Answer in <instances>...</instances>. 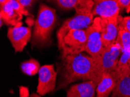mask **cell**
<instances>
[{
	"label": "cell",
	"instance_id": "cell-1",
	"mask_svg": "<svg viewBox=\"0 0 130 97\" xmlns=\"http://www.w3.org/2000/svg\"><path fill=\"white\" fill-rule=\"evenodd\" d=\"M57 73L59 79L55 91L62 90L79 80L92 81L98 86L103 74L100 56L94 58L82 53L66 56L61 55Z\"/></svg>",
	"mask_w": 130,
	"mask_h": 97
},
{
	"label": "cell",
	"instance_id": "cell-2",
	"mask_svg": "<svg viewBox=\"0 0 130 97\" xmlns=\"http://www.w3.org/2000/svg\"><path fill=\"white\" fill-rule=\"evenodd\" d=\"M56 10L40 3L31 33L30 40L33 48H43L52 44V34L57 21Z\"/></svg>",
	"mask_w": 130,
	"mask_h": 97
},
{
	"label": "cell",
	"instance_id": "cell-3",
	"mask_svg": "<svg viewBox=\"0 0 130 97\" xmlns=\"http://www.w3.org/2000/svg\"><path fill=\"white\" fill-rule=\"evenodd\" d=\"M93 15L92 12L76 14L74 16L67 19L57 32L58 47L61 49L64 37L72 30H83L92 25L93 22Z\"/></svg>",
	"mask_w": 130,
	"mask_h": 97
},
{
	"label": "cell",
	"instance_id": "cell-4",
	"mask_svg": "<svg viewBox=\"0 0 130 97\" xmlns=\"http://www.w3.org/2000/svg\"><path fill=\"white\" fill-rule=\"evenodd\" d=\"M86 34L84 30H72L65 36L61 55H75L85 52Z\"/></svg>",
	"mask_w": 130,
	"mask_h": 97
},
{
	"label": "cell",
	"instance_id": "cell-5",
	"mask_svg": "<svg viewBox=\"0 0 130 97\" xmlns=\"http://www.w3.org/2000/svg\"><path fill=\"white\" fill-rule=\"evenodd\" d=\"M100 20V17H96L92 25L85 30L86 34L85 52L94 58H99L101 56L104 49Z\"/></svg>",
	"mask_w": 130,
	"mask_h": 97
},
{
	"label": "cell",
	"instance_id": "cell-6",
	"mask_svg": "<svg viewBox=\"0 0 130 97\" xmlns=\"http://www.w3.org/2000/svg\"><path fill=\"white\" fill-rule=\"evenodd\" d=\"M29 15V11L18 0H7L4 5L0 6V19L3 21L4 24L11 27L21 22L23 15Z\"/></svg>",
	"mask_w": 130,
	"mask_h": 97
},
{
	"label": "cell",
	"instance_id": "cell-7",
	"mask_svg": "<svg viewBox=\"0 0 130 97\" xmlns=\"http://www.w3.org/2000/svg\"><path fill=\"white\" fill-rule=\"evenodd\" d=\"M57 74L54 65H45L41 66L38 72V84L36 87L37 94L43 96L55 92Z\"/></svg>",
	"mask_w": 130,
	"mask_h": 97
},
{
	"label": "cell",
	"instance_id": "cell-8",
	"mask_svg": "<svg viewBox=\"0 0 130 97\" xmlns=\"http://www.w3.org/2000/svg\"><path fill=\"white\" fill-rule=\"evenodd\" d=\"M123 51L116 42L109 46L104 47L100 56L101 67L103 73H108L114 77L117 72L118 63Z\"/></svg>",
	"mask_w": 130,
	"mask_h": 97
},
{
	"label": "cell",
	"instance_id": "cell-9",
	"mask_svg": "<svg viewBox=\"0 0 130 97\" xmlns=\"http://www.w3.org/2000/svg\"><path fill=\"white\" fill-rule=\"evenodd\" d=\"M31 30L22 26L20 22L13 27H9L7 31V37L15 52H21L31 40Z\"/></svg>",
	"mask_w": 130,
	"mask_h": 97
},
{
	"label": "cell",
	"instance_id": "cell-10",
	"mask_svg": "<svg viewBox=\"0 0 130 97\" xmlns=\"http://www.w3.org/2000/svg\"><path fill=\"white\" fill-rule=\"evenodd\" d=\"M120 11L117 0H95L92 13L101 18H115L119 16Z\"/></svg>",
	"mask_w": 130,
	"mask_h": 97
},
{
	"label": "cell",
	"instance_id": "cell-11",
	"mask_svg": "<svg viewBox=\"0 0 130 97\" xmlns=\"http://www.w3.org/2000/svg\"><path fill=\"white\" fill-rule=\"evenodd\" d=\"M101 18L100 25L104 47L109 46L116 41L119 33L118 18Z\"/></svg>",
	"mask_w": 130,
	"mask_h": 97
},
{
	"label": "cell",
	"instance_id": "cell-12",
	"mask_svg": "<svg viewBox=\"0 0 130 97\" xmlns=\"http://www.w3.org/2000/svg\"><path fill=\"white\" fill-rule=\"evenodd\" d=\"M115 87L110 97H130V76L129 67L115 77Z\"/></svg>",
	"mask_w": 130,
	"mask_h": 97
},
{
	"label": "cell",
	"instance_id": "cell-13",
	"mask_svg": "<svg viewBox=\"0 0 130 97\" xmlns=\"http://www.w3.org/2000/svg\"><path fill=\"white\" fill-rule=\"evenodd\" d=\"M96 87L92 81L72 85L66 91V97H96Z\"/></svg>",
	"mask_w": 130,
	"mask_h": 97
},
{
	"label": "cell",
	"instance_id": "cell-14",
	"mask_svg": "<svg viewBox=\"0 0 130 97\" xmlns=\"http://www.w3.org/2000/svg\"><path fill=\"white\" fill-rule=\"evenodd\" d=\"M53 2L64 11L75 9L76 13L92 11L94 6V1L92 0H56Z\"/></svg>",
	"mask_w": 130,
	"mask_h": 97
},
{
	"label": "cell",
	"instance_id": "cell-15",
	"mask_svg": "<svg viewBox=\"0 0 130 97\" xmlns=\"http://www.w3.org/2000/svg\"><path fill=\"white\" fill-rule=\"evenodd\" d=\"M115 85L116 81L113 76L110 73H104L96 87V97H110Z\"/></svg>",
	"mask_w": 130,
	"mask_h": 97
},
{
	"label": "cell",
	"instance_id": "cell-16",
	"mask_svg": "<svg viewBox=\"0 0 130 97\" xmlns=\"http://www.w3.org/2000/svg\"><path fill=\"white\" fill-rule=\"evenodd\" d=\"M21 68L23 73L28 76H32L39 72L41 66L38 61L31 59L22 63Z\"/></svg>",
	"mask_w": 130,
	"mask_h": 97
},
{
	"label": "cell",
	"instance_id": "cell-17",
	"mask_svg": "<svg viewBox=\"0 0 130 97\" xmlns=\"http://www.w3.org/2000/svg\"><path fill=\"white\" fill-rule=\"evenodd\" d=\"M116 42L121 47L123 52L130 50V33L124 29H119Z\"/></svg>",
	"mask_w": 130,
	"mask_h": 97
},
{
	"label": "cell",
	"instance_id": "cell-18",
	"mask_svg": "<svg viewBox=\"0 0 130 97\" xmlns=\"http://www.w3.org/2000/svg\"><path fill=\"white\" fill-rule=\"evenodd\" d=\"M119 29H124L130 33V16L123 17L121 15L118 16Z\"/></svg>",
	"mask_w": 130,
	"mask_h": 97
},
{
	"label": "cell",
	"instance_id": "cell-19",
	"mask_svg": "<svg viewBox=\"0 0 130 97\" xmlns=\"http://www.w3.org/2000/svg\"><path fill=\"white\" fill-rule=\"evenodd\" d=\"M120 9H124L127 13L130 12V0H117Z\"/></svg>",
	"mask_w": 130,
	"mask_h": 97
},
{
	"label": "cell",
	"instance_id": "cell-20",
	"mask_svg": "<svg viewBox=\"0 0 130 97\" xmlns=\"http://www.w3.org/2000/svg\"><path fill=\"white\" fill-rule=\"evenodd\" d=\"M18 1L26 10H27V8H30L32 7L33 5L36 2V1H33V0H18Z\"/></svg>",
	"mask_w": 130,
	"mask_h": 97
},
{
	"label": "cell",
	"instance_id": "cell-21",
	"mask_svg": "<svg viewBox=\"0 0 130 97\" xmlns=\"http://www.w3.org/2000/svg\"><path fill=\"white\" fill-rule=\"evenodd\" d=\"M27 97H42V96H40V95H39L37 92H32L31 94H30V95Z\"/></svg>",
	"mask_w": 130,
	"mask_h": 97
},
{
	"label": "cell",
	"instance_id": "cell-22",
	"mask_svg": "<svg viewBox=\"0 0 130 97\" xmlns=\"http://www.w3.org/2000/svg\"><path fill=\"white\" fill-rule=\"evenodd\" d=\"M128 66H129V76H130V60L128 62Z\"/></svg>",
	"mask_w": 130,
	"mask_h": 97
}]
</instances>
